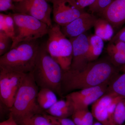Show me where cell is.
Here are the masks:
<instances>
[{
    "label": "cell",
    "instance_id": "cell-6",
    "mask_svg": "<svg viewBox=\"0 0 125 125\" xmlns=\"http://www.w3.org/2000/svg\"><path fill=\"white\" fill-rule=\"evenodd\" d=\"M26 74L0 71V99L1 103L9 109L13 104L16 94Z\"/></svg>",
    "mask_w": 125,
    "mask_h": 125
},
{
    "label": "cell",
    "instance_id": "cell-21",
    "mask_svg": "<svg viewBox=\"0 0 125 125\" xmlns=\"http://www.w3.org/2000/svg\"><path fill=\"white\" fill-rule=\"evenodd\" d=\"M114 118L115 125H123L125 122V97L122 99L117 103Z\"/></svg>",
    "mask_w": 125,
    "mask_h": 125
},
{
    "label": "cell",
    "instance_id": "cell-36",
    "mask_svg": "<svg viewBox=\"0 0 125 125\" xmlns=\"http://www.w3.org/2000/svg\"><path fill=\"white\" fill-rule=\"evenodd\" d=\"M23 0H13L14 2H15V3H18V2H21Z\"/></svg>",
    "mask_w": 125,
    "mask_h": 125
},
{
    "label": "cell",
    "instance_id": "cell-12",
    "mask_svg": "<svg viewBox=\"0 0 125 125\" xmlns=\"http://www.w3.org/2000/svg\"><path fill=\"white\" fill-rule=\"evenodd\" d=\"M101 15L114 30L120 28L125 23V0H114Z\"/></svg>",
    "mask_w": 125,
    "mask_h": 125
},
{
    "label": "cell",
    "instance_id": "cell-16",
    "mask_svg": "<svg viewBox=\"0 0 125 125\" xmlns=\"http://www.w3.org/2000/svg\"><path fill=\"white\" fill-rule=\"evenodd\" d=\"M94 27L95 35L104 41H111L114 37V28L104 18H98Z\"/></svg>",
    "mask_w": 125,
    "mask_h": 125
},
{
    "label": "cell",
    "instance_id": "cell-25",
    "mask_svg": "<svg viewBox=\"0 0 125 125\" xmlns=\"http://www.w3.org/2000/svg\"><path fill=\"white\" fill-rule=\"evenodd\" d=\"M125 49V42L118 41L114 42H109L107 47V51L109 56L117 52Z\"/></svg>",
    "mask_w": 125,
    "mask_h": 125
},
{
    "label": "cell",
    "instance_id": "cell-38",
    "mask_svg": "<svg viewBox=\"0 0 125 125\" xmlns=\"http://www.w3.org/2000/svg\"><path fill=\"white\" fill-rule=\"evenodd\" d=\"M125 125V124H124V125Z\"/></svg>",
    "mask_w": 125,
    "mask_h": 125
},
{
    "label": "cell",
    "instance_id": "cell-3",
    "mask_svg": "<svg viewBox=\"0 0 125 125\" xmlns=\"http://www.w3.org/2000/svg\"><path fill=\"white\" fill-rule=\"evenodd\" d=\"M32 72L35 82L40 88L49 89L57 94L62 96L63 71L60 65L48 53L46 44L40 45Z\"/></svg>",
    "mask_w": 125,
    "mask_h": 125
},
{
    "label": "cell",
    "instance_id": "cell-13",
    "mask_svg": "<svg viewBox=\"0 0 125 125\" xmlns=\"http://www.w3.org/2000/svg\"><path fill=\"white\" fill-rule=\"evenodd\" d=\"M106 93L92 104V113L94 117L103 125H111L108 119V109L115 96Z\"/></svg>",
    "mask_w": 125,
    "mask_h": 125
},
{
    "label": "cell",
    "instance_id": "cell-32",
    "mask_svg": "<svg viewBox=\"0 0 125 125\" xmlns=\"http://www.w3.org/2000/svg\"><path fill=\"white\" fill-rule=\"evenodd\" d=\"M118 41L125 42V27L118 31L110 42H114Z\"/></svg>",
    "mask_w": 125,
    "mask_h": 125
},
{
    "label": "cell",
    "instance_id": "cell-30",
    "mask_svg": "<svg viewBox=\"0 0 125 125\" xmlns=\"http://www.w3.org/2000/svg\"><path fill=\"white\" fill-rule=\"evenodd\" d=\"M13 0H0V11L1 12L9 10L13 11L14 4Z\"/></svg>",
    "mask_w": 125,
    "mask_h": 125
},
{
    "label": "cell",
    "instance_id": "cell-33",
    "mask_svg": "<svg viewBox=\"0 0 125 125\" xmlns=\"http://www.w3.org/2000/svg\"><path fill=\"white\" fill-rule=\"evenodd\" d=\"M0 125H18L13 117L10 115L9 118L0 123Z\"/></svg>",
    "mask_w": 125,
    "mask_h": 125
},
{
    "label": "cell",
    "instance_id": "cell-14",
    "mask_svg": "<svg viewBox=\"0 0 125 125\" xmlns=\"http://www.w3.org/2000/svg\"><path fill=\"white\" fill-rule=\"evenodd\" d=\"M66 100H58L49 109L45 111L46 114L58 118H69L72 116L75 109L71 100L66 96Z\"/></svg>",
    "mask_w": 125,
    "mask_h": 125
},
{
    "label": "cell",
    "instance_id": "cell-4",
    "mask_svg": "<svg viewBox=\"0 0 125 125\" xmlns=\"http://www.w3.org/2000/svg\"><path fill=\"white\" fill-rule=\"evenodd\" d=\"M38 88L32 72L26 74L13 104L9 109L10 115L16 121L33 114L43 112L37 100Z\"/></svg>",
    "mask_w": 125,
    "mask_h": 125
},
{
    "label": "cell",
    "instance_id": "cell-37",
    "mask_svg": "<svg viewBox=\"0 0 125 125\" xmlns=\"http://www.w3.org/2000/svg\"><path fill=\"white\" fill-rule=\"evenodd\" d=\"M47 1H48V2H51V1L52 0H46Z\"/></svg>",
    "mask_w": 125,
    "mask_h": 125
},
{
    "label": "cell",
    "instance_id": "cell-9",
    "mask_svg": "<svg viewBox=\"0 0 125 125\" xmlns=\"http://www.w3.org/2000/svg\"><path fill=\"white\" fill-rule=\"evenodd\" d=\"M53 19L57 24L63 27L79 17L85 11L78 9L69 0H52Z\"/></svg>",
    "mask_w": 125,
    "mask_h": 125
},
{
    "label": "cell",
    "instance_id": "cell-2",
    "mask_svg": "<svg viewBox=\"0 0 125 125\" xmlns=\"http://www.w3.org/2000/svg\"><path fill=\"white\" fill-rule=\"evenodd\" d=\"M40 45L37 40L20 43L0 57V71L27 74L33 71Z\"/></svg>",
    "mask_w": 125,
    "mask_h": 125
},
{
    "label": "cell",
    "instance_id": "cell-22",
    "mask_svg": "<svg viewBox=\"0 0 125 125\" xmlns=\"http://www.w3.org/2000/svg\"><path fill=\"white\" fill-rule=\"evenodd\" d=\"M12 39L4 31H0V55L6 53L11 49Z\"/></svg>",
    "mask_w": 125,
    "mask_h": 125
},
{
    "label": "cell",
    "instance_id": "cell-23",
    "mask_svg": "<svg viewBox=\"0 0 125 125\" xmlns=\"http://www.w3.org/2000/svg\"><path fill=\"white\" fill-rule=\"evenodd\" d=\"M114 0H96L94 3L90 6V11L92 13H96L101 15Z\"/></svg>",
    "mask_w": 125,
    "mask_h": 125
},
{
    "label": "cell",
    "instance_id": "cell-5",
    "mask_svg": "<svg viewBox=\"0 0 125 125\" xmlns=\"http://www.w3.org/2000/svg\"><path fill=\"white\" fill-rule=\"evenodd\" d=\"M10 14L15 24V35L11 49L20 43L37 40L47 34L50 27L45 23L31 16Z\"/></svg>",
    "mask_w": 125,
    "mask_h": 125
},
{
    "label": "cell",
    "instance_id": "cell-7",
    "mask_svg": "<svg viewBox=\"0 0 125 125\" xmlns=\"http://www.w3.org/2000/svg\"><path fill=\"white\" fill-rule=\"evenodd\" d=\"M14 13L27 15L52 26L51 15L52 9L46 0H23L14 4Z\"/></svg>",
    "mask_w": 125,
    "mask_h": 125
},
{
    "label": "cell",
    "instance_id": "cell-10",
    "mask_svg": "<svg viewBox=\"0 0 125 125\" xmlns=\"http://www.w3.org/2000/svg\"><path fill=\"white\" fill-rule=\"evenodd\" d=\"M69 39L73 48V58L70 69L80 71L84 68L89 62L87 58L89 36L84 33Z\"/></svg>",
    "mask_w": 125,
    "mask_h": 125
},
{
    "label": "cell",
    "instance_id": "cell-27",
    "mask_svg": "<svg viewBox=\"0 0 125 125\" xmlns=\"http://www.w3.org/2000/svg\"><path fill=\"white\" fill-rule=\"evenodd\" d=\"M51 123L60 125H76L73 120L69 118H58L47 114Z\"/></svg>",
    "mask_w": 125,
    "mask_h": 125
},
{
    "label": "cell",
    "instance_id": "cell-24",
    "mask_svg": "<svg viewBox=\"0 0 125 125\" xmlns=\"http://www.w3.org/2000/svg\"><path fill=\"white\" fill-rule=\"evenodd\" d=\"M109 57L111 62L115 66L125 65V49L117 52Z\"/></svg>",
    "mask_w": 125,
    "mask_h": 125
},
{
    "label": "cell",
    "instance_id": "cell-31",
    "mask_svg": "<svg viewBox=\"0 0 125 125\" xmlns=\"http://www.w3.org/2000/svg\"><path fill=\"white\" fill-rule=\"evenodd\" d=\"M72 120L76 125H83L82 122L81 111V110H74L72 116Z\"/></svg>",
    "mask_w": 125,
    "mask_h": 125
},
{
    "label": "cell",
    "instance_id": "cell-20",
    "mask_svg": "<svg viewBox=\"0 0 125 125\" xmlns=\"http://www.w3.org/2000/svg\"><path fill=\"white\" fill-rule=\"evenodd\" d=\"M0 31H4L13 39L15 35L14 21L11 14H0Z\"/></svg>",
    "mask_w": 125,
    "mask_h": 125
},
{
    "label": "cell",
    "instance_id": "cell-18",
    "mask_svg": "<svg viewBox=\"0 0 125 125\" xmlns=\"http://www.w3.org/2000/svg\"><path fill=\"white\" fill-rule=\"evenodd\" d=\"M112 80L108 84L106 93L125 97V73L115 76Z\"/></svg>",
    "mask_w": 125,
    "mask_h": 125
},
{
    "label": "cell",
    "instance_id": "cell-17",
    "mask_svg": "<svg viewBox=\"0 0 125 125\" xmlns=\"http://www.w3.org/2000/svg\"><path fill=\"white\" fill-rule=\"evenodd\" d=\"M37 97L39 105L43 111L49 109L58 101L56 94L47 88H40Z\"/></svg>",
    "mask_w": 125,
    "mask_h": 125
},
{
    "label": "cell",
    "instance_id": "cell-19",
    "mask_svg": "<svg viewBox=\"0 0 125 125\" xmlns=\"http://www.w3.org/2000/svg\"><path fill=\"white\" fill-rule=\"evenodd\" d=\"M18 125H52L46 114L37 113L16 122Z\"/></svg>",
    "mask_w": 125,
    "mask_h": 125
},
{
    "label": "cell",
    "instance_id": "cell-29",
    "mask_svg": "<svg viewBox=\"0 0 125 125\" xmlns=\"http://www.w3.org/2000/svg\"><path fill=\"white\" fill-rule=\"evenodd\" d=\"M78 9L84 10L87 7H89L95 2L96 0H69Z\"/></svg>",
    "mask_w": 125,
    "mask_h": 125
},
{
    "label": "cell",
    "instance_id": "cell-15",
    "mask_svg": "<svg viewBox=\"0 0 125 125\" xmlns=\"http://www.w3.org/2000/svg\"><path fill=\"white\" fill-rule=\"evenodd\" d=\"M104 47V40L95 35L89 36V48L87 58L88 62L96 61L102 52Z\"/></svg>",
    "mask_w": 125,
    "mask_h": 125
},
{
    "label": "cell",
    "instance_id": "cell-26",
    "mask_svg": "<svg viewBox=\"0 0 125 125\" xmlns=\"http://www.w3.org/2000/svg\"><path fill=\"white\" fill-rule=\"evenodd\" d=\"M124 97L116 96L114 97L111 103H110L108 109V119L111 125H115L114 121V114L115 109L117 103Z\"/></svg>",
    "mask_w": 125,
    "mask_h": 125
},
{
    "label": "cell",
    "instance_id": "cell-28",
    "mask_svg": "<svg viewBox=\"0 0 125 125\" xmlns=\"http://www.w3.org/2000/svg\"><path fill=\"white\" fill-rule=\"evenodd\" d=\"M81 110L83 125H93L94 117L92 113L89 111L88 109Z\"/></svg>",
    "mask_w": 125,
    "mask_h": 125
},
{
    "label": "cell",
    "instance_id": "cell-11",
    "mask_svg": "<svg viewBox=\"0 0 125 125\" xmlns=\"http://www.w3.org/2000/svg\"><path fill=\"white\" fill-rule=\"evenodd\" d=\"M97 19L93 14L85 11L67 25L61 27V30L67 38L76 37L94 27Z\"/></svg>",
    "mask_w": 125,
    "mask_h": 125
},
{
    "label": "cell",
    "instance_id": "cell-8",
    "mask_svg": "<svg viewBox=\"0 0 125 125\" xmlns=\"http://www.w3.org/2000/svg\"><path fill=\"white\" fill-rule=\"evenodd\" d=\"M109 83L72 92L66 96L73 103L75 110L88 109L89 105L106 94Z\"/></svg>",
    "mask_w": 125,
    "mask_h": 125
},
{
    "label": "cell",
    "instance_id": "cell-1",
    "mask_svg": "<svg viewBox=\"0 0 125 125\" xmlns=\"http://www.w3.org/2000/svg\"><path fill=\"white\" fill-rule=\"evenodd\" d=\"M117 74L115 66L105 60L89 62L80 71H63L62 94L109 83Z\"/></svg>",
    "mask_w": 125,
    "mask_h": 125
},
{
    "label": "cell",
    "instance_id": "cell-35",
    "mask_svg": "<svg viewBox=\"0 0 125 125\" xmlns=\"http://www.w3.org/2000/svg\"><path fill=\"white\" fill-rule=\"evenodd\" d=\"M93 125H103L102 123L100 122H99L98 121L96 122H94Z\"/></svg>",
    "mask_w": 125,
    "mask_h": 125
},
{
    "label": "cell",
    "instance_id": "cell-34",
    "mask_svg": "<svg viewBox=\"0 0 125 125\" xmlns=\"http://www.w3.org/2000/svg\"><path fill=\"white\" fill-rule=\"evenodd\" d=\"M120 70L123 73H125V65L121 67Z\"/></svg>",
    "mask_w": 125,
    "mask_h": 125
}]
</instances>
